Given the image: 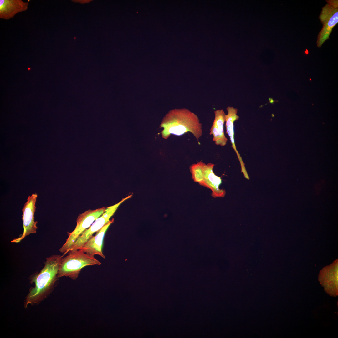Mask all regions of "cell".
Here are the masks:
<instances>
[{
  "mask_svg": "<svg viewBox=\"0 0 338 338\" xmlns=\"http://www.w3.org/2000/svg\"><path fill=\"white\" fill-rule=\"evenodd\" d=\"M214 164L211 163L204 164L202 180L200 184L210 188L212 191V195L214 197H222L225 194V191L220 190L219 186L222 182L220 177L216 175L213 171Z\"/></svg>",
  "mask_w": 338,
  "mask_h": 338,
  "instance_id": "ba28073f",
  "label": "cell"
},
{
  "mask_svg": "<svg viewBox=\"0 0 338 338\" xmlns=\"http://www.w3.org/2000/svg\"><path fill=\"white\" fill-rule=\"evenodd\" d=\"M68 253L67 255L62 258L58 272V278L68 277L75 280L83 267L101 264V263L94 256L84 253L81 250H70Z\"/></svg>",
  "mask_w": 338,
  "mask_h": 338,
  "instance_id": "3957f363",
  "label": "cell"
},
{
  "mask_svg": "<svg viewBox=\"0 0 338 338\" xmlns=\"http://www.w3.org/2000/svg\"><path fill=\"white\" fill-rule=\"evenodd\" d=\"M310 80H311V78H310Z\"/></svg>",
  "mask_w": 338,
  "mask_h": 338,
  "instance_id": "4fadbf2b",
  "label": "cell"
},
{
  "mask_svg": "<svg viewBox=\"0 0 338 338\" xmlns=\"http://www.w3.org/2000/svg\"><path fill=\"white\" fill-rule=\"evenodd\" d=\"M326 2L319 16L323 26L317 38V46L319 48L329 39L333 28L338 23V0H328Z\"/></svg>",
  "mask_w": 338,
  "mask_h": 338,
  "instance_id": "5b68a950",
  "label": "cell"
},
{
  "mask_svg": "<svg viewBox=\"0 0 338 338\" xmlns=\"http://www.w3.org/2000/svg\"><path fill=\"white\" fill-rule=\"evenodd\" d=\"M28 3L19 0H0V17L4 19L13 18L17 13L26 10Z\"/></svg>",
  "mask_w": 338,
  "mask_h": 338,
  "instance_id": "7c38bea8",
  "label": "cell"
},
{
  "mask_svg": "<svg viewBox=\"0 0 338 338\" xmlns=\"http://www.w3.org/2000/svg\"><path fill=\"white\" fill-rule=\"evenodd\" d=\"M106 209L105 207H102L94 210H89L78 216L75 228L72 232L68 234V237L65 243L59 249L60 252L64 253L62 256L68 253L78 238L91 226L95 220L104 213Z\"/></svg>",
  "mask_w": 338,
  "mask_h": 338,
  "instance_id": "277c9868",
  "label": "cell"
},
{
  "mask_svg": "<svg viewBox=\"0 0 338 338\" xmlns=\"http://www.w3.org/2000/svg\"><path fill=\"white\" fill-rule=\"evenodd\" d=\"M161 127L163 128L161 133L164 139L171 134L180 136L189 132L198 141L203 132L198 116L186 108L170 110L163 118Z\"/></svg>",
  "mask_w": 338,
  "mask_h": 338,
  "instance_id": "7a4b0ae2",
  "label": "cell"
},
{
  "mask_svg": "<svg viewBox=\"0 0 338 338\" xmlns=\"http://www.w3.org/2000/svg\"><path fill=\"white\" fill-rule=\"evenodd\" d=\"M214 113L215 118L209 134L213 136V140L216 145L224 146L226 145L228 141L224 132L226 114L223 109L217 110Z\"/></svg>",
  "mask_w": 338,
  "mask_h": 338,
  "instance_id": "30bf717a",
  "label": "cell"
},
{
  "mask_svg": "<svg viewBox=\"0 0 338 338\" xmlns=\"http://www.w3.org/2000/svg\"><path fill=\"white\" fill-rule=\"evenodd\" d=\"M114 219L104 225L96 232L94 236H92L78 249L89 254L94 256L97 254L105 259V256L102 251L103 238L105 233L110 225L113 222Z\"/></svg>",
  "mask_w": 338,
  "mask_h": 338,
  "instance_id": "9c48e42d",
  "label": "cell"
},
{
  "mask_svg": "<svg viewBox=\"0 0 338 338\" xmlns=\"http://www.w3.org/2000/svg\"><path fill=\"white\" fill-rule=\"evenodd\" d=\"M226 109L228 114L225 115L226 133L229 136L232 144L231 146L236 153L240 163L241 172L243 174H245L247 172L244 166V164L242 161L240 154L236 149L234 139V122L238 120L239 118V116L237 115L238 109L236 108L230 106L228 107Z\"/></svg>",
  "mask_w": 338,
  "mask_h": 338,
  "instance_id": "8fae6325",
  "label": "cell"
},
{
  "mask_svg": "<svg viewBox=\"0 0 338 338\" xmlns=\"http://www.w3.org/2000/svg\"><path fill=\"white\" fill-rule=\"evenodd\" d=\"M132 197V195L128 196L123 198L117 203L107 207L101 216L95 220L91 226L83 233L69 251L70 250H78L82 247L93 236L94 233H96L100 230L110 221V218L114 214L120 205L125 200L131 197Z\"/></svg>",
  "mask_w": 338,
  "mask_h": 338,
  "instance_id": "8992f818",
  "label": "cell"
},
{
  "mask_svg": "<svg viewBox=\"0 0 338 338\" xmlns=\"http://www.w3.org/2000/svg\"><path fill=\"white\" fill-rule=\"evenodd\" d=\"M37 197V194L36 193L29 196L27 202L24 204L22 210V219L23 221V232L18 238L12 240L11 242L19 243L30 234L36 233V230L38 229L36 225L38 222L34 221V214Z\"/></svg>",
  "mask_w": 338,
  "mask_h": 338,
  "instance_id": "52a82bcc",
  "label": "cell"
},
{
  "mask_svg": "<svg viewBox=\"0 0 338 338\" xmlns=\"http://www.w3.org/2000/svg\"><path fill=\"white\" fill-rule=\"evenodd\" d=\"M63 256L53 255L46 258L44 266L41 271L34 275L31 282L35 286L31 288L24 301V307L29 305L38 304L52 292L58 277V272Z\"/></svg>",
  "mask_w": 338,
  "mask_h": 338,
  "instance_id": "6da1fadb",
  "label": "cell"
}]
</instances>
